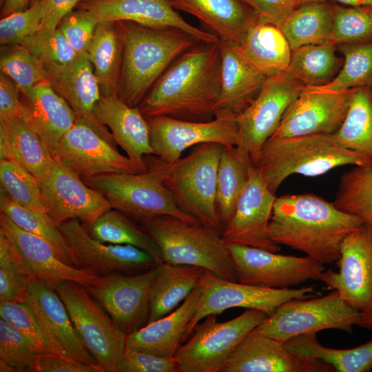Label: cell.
<instances>
[{
  "label": "cell",
  "mask_w": 372,
  "mask_h": 372,
  "mask_svg": "<svg viewBox=\"0 0 372 372\" xmlns=\"http://www.w3.org/2000/svg\"><path fill=\"white\" fill-rule=\"evenodd\" d=\"M220 66L219 41L198 42L170 65L138 107L145 118L211 121L215 117Z\"/></svg>",
  "instance_id": "1"
},
{
  "label": "cell",
  "mask_w": 372,
  "mask_h": 372,
  "mask_svg": "<svg viewBox=\"0 0 372 372\" xmlns=\"http://www.w3.org/2000/svg\"><path fill=\"white\" fill-rule=\"evenodd\" d=\"M364 225L358 216L313 194L276 197L269 233L271 240L325 265L338 260L344 238Z\"/></svg>",
  "instance_id": "2"
},
{
  "label": "cell",
  "mask_w": 372,
  "mask_h": 372,
  "mask_svg": "<svg viewBox=\"0 0 372 372\" xmlns=\"http://www.w3.org/2000/svg\"><path fill=\"white\" fill-rule=\"evenodd\" d=\"M118 22L123 42L120 96L138 107L170 65L200 41L177 28Z\"/></svg>",
  "instance_id": "3"
},
{
  "label": "cell",
  "mask_w": 372,
  "mask_h": 372,
  "mask_svg": "<svg viewBox=\"0 0 372 372\" xmlns=\"http://www.w3.org/2000/svg\"><path fill=\"white\" fill-rule=\"evenodd\" d=\"M372 165V159L342 146L333 134L270 137L255 167L273 194L293 174L316 176L340 166Z\"/></svg>",
  "instance_id": "4"
},
{
  "label": "cell",
  "mask_w": 372,
  "mask_h": 372,
  "mask_svg": "<svg viewBox=\"0 0 372 372\" xmlns=\"http://www.w3.org/2000/svg\"><path fill=\"white\" fill-rule=\"evenodd\" d=\"M158 247L163 262L200 267L223 279L237 282L222 234L201 223L162 215L140 221Z\"/></svg>",
  "instance_id": "5"
},
{
  "label": "cell",
  "mask_w": 372,
  "mask_h": 372,
  "mask_svg": "<svg viewBox=\"0 0 372 372\" xmlns=\"http://www.w3.org/2000/svg\"><path fill=\"white\" fill-rule=\"evenodd\" d=\"M223 147L217 143H203L173 163L156 156L163 173V184L178 207L221 234L223 229L216 197Z\"/></svg>",
  "instance_id": "6"
},
{
  "label": "cell",
  "mask_w": 372,
  "mask_h": 372,
  "mask_svg": "<svg viewBox=\"0 0 372 372\" xmlns=\"http://www.w3.org/2000/svg\"><path fill=\"white\" fill-rule=\"evenodd\" d=\"M146 172L109 173L83 179L88 186L100 192L112 208L139 221L162 215L183 221L200 223L183 211L174 203L163 184V173L154 154L144 157Z\"/></svg>",
  "instance_id": "7"
},
{
  "label": "cell",
  "mask_w": 372,
  "mask_h": 372,
  "mask_svg": "<svg viewBox=\"0 0 372 372\" xmlns=\"http://www.w3.org/2000/svg\"><path fill=\"white\" fill-rule=\"evenodd\" d=\"M361 313L333 290L322 297L283 303L253 331L282 343L299 335L325 329L351 333L353 326L358 325Z\"/></svg>",
  "instance_id": "8"
},
{
  "label": "cell",
  "mask_w": 372,
  "mask_h": 372,
  "mask_svg": "<svg viewBox=\"0 0 372 372\" xmlns=\"http://www.w3.org/2000/svg\"><path fill=\"white\" fill-rule=\"evenodd\" d=\"M52 287L63 300L76 331L98 365L103 372H116L126 348L127 334L83 286L65 280Z\"/></svg>",
  "instance_id": "9"
},
{
  "label": "cell",
  "mask_w": 372,
  "mask_h": 372,
  "mask_svg": "<svg viewBox=\"0 0 372 372\" xmlns=\"http://www.w3.org/2000/svg\"><path fill=\"white\" fill-rule=\"evenodd\" d=\"M267 317L251 309L224 322H217L216 315L207 316L175 353L173 358L178 372H221L235 348Z\"/></svg>",
  "instance_id": "10"
},
{
  "label": "cell",
  "mask_w": 372,
  "mask_h": 372,
  "mask_svg": "<svg viewBox=\"0 0 372 372\" xmlns=\"http://www.w3.org/2000/svg\"><path fill=\"white\" fill-rule=\"evenodd\" d=\"M200 282L203 285L201 298L183 341L199 322L209 315H218L227 309L240 307L256 309L269 316L286 302L321 295L314 285L298 289H271L227 280L208 271H205Z\"/></svg>",
  "instance_id": "11"
},
{
  "label": "cell",
  "mask_w": 372,
  "mask_h": 372,
  "mask_svg": "<svg viewBox=\"0 0 372 372\" xmlns=\"http://www.w3.org/2000/svg\"><path fill=\"white\" fill-rule=\"evenodd\" d=\"M304 85L285 72L269 77L258 96L236 116L238 152L255 166L265 142L275 133Z\"/></svg>",
  "instance_id": "12"
},
{
  "label": "cell",
  "mask_w": 372,
  "mask_h": 372,
  "mask_svg": "<svg viewBox=\"0 0 372 372\" xmlns=\"http://www.w3.org/2000/svg\"><path fill=\"white\" fill-rule=\"evenodd\" d=\"M237 281L271 289H289L318 280L324 265L309 256H287L262 249L227 243Z\"/></svg>",
  "instance_id": "13"
},
{
  "label": "cell",
  "mask_w": 372,
  "mask_h": 372,
  "mask_svg": "<svg viewBox=\"0 0 372 372\" xmlns=\"http://www.w3.org/2000/svg\"><path fill=\"white\" fill-rule=\"evenodd\" d=\"M154 155L167 163L180 158L183 151L205 143L225 147L236 146L238 135L236 116L217 113L208 121H191L167 116L146 118Z\"/></svg>",
  "instance_id": "14"
},
{
  "label": "cell",
  "mask_w": 372,
  "mask_h": 372,
  "mask_svg": "<svg viewBox=\"0 0 372 372\" xmlns=\"http://www.w3.org/2000/svg\"><path fill=\"white\" fill-rule=\"evenodd\" d=\"M337 266L339 272L323 271L318 280L328 290L360 312H372V231L363 225L343 240Z\"/></svg>",
  "instance_id": "15"
},
{
  "label": "cell",
  "mask_w": 372,
  "mask_h": 372,
  "mask_svg": "<svg viewBox=\"0 0 372 372\" xmlns=\"http://www.w3.org/2000/svg\"><path fill=\"white\" fill-rule=\"evenodd\" d=\"M76 267L98 276L114 272L147 271L158 265L145 251L128 245H114L93 238L78 219L65 221L59 226Z\"/></svg>",
  "instance_id": "16"
},
{
  "label": "cell",
  "mask_w": 372,
  "mask_h": 372,
  "mask_svg": "<svg viewBox=\"0 0 372 372\" xmlns=\"http://www.w3.org/2000/svg\"><path fill=\"white\" fill-rule=\"evenodd\" d=\"M158 265L136 275L112 273L85 288L118 327L130 334L142 327L149 311V292Z\"/></svg>",
  "instance_id": "17"
},
{
  "label": "cell",
  "mask_w": 372,
  "mask_h": 372,
  "mask_svg": "<svg viewBox=\"0 0 372 372\" xmlns=\"http://www.w3.org/2000/svg\"><path fill=\"white\" fill-rule=\"evenodd\" d=\"M24 302L37 320L49 353L101 369L84 345L63 300L51 285L33 279Z\"/></svg>",
  "instance_id": "18"
},
{
  "label": "cell",
  "mask_w": 372,
  "mask_h": 372,
  "mask_svg": "<svg viewBox=\"0 0 372 372\" xmlns=\"http://www.w3.org/2000/svg\"><path fill=\"white\" fill-rule=\"evenodd\" d=\"M54 159L52 174L40 183V186L46 211L58 226L68 220L78 219L88 227L112 209L100 192L86 185L79 176Z\"/></svg>",
  "instance_id": "19"
},
{
  "label": "cell",
  "mask_w": 372,
  "mask_h": 372,
  "mask_svg": "<svg viewBox=\"0 0 372 372\" xmlns=\"http://www.w3.org/2000/svg\"><path fill=\"white\" fill-rule=\"evenodd\" d=\"M353 90L326 92L304 86L271 137L334 134L345 118Z\"/></svg>",
  "instance_id": "20"
},
{
  "label": "cell",
  "mask_w": 372,
  "mask_h": 372,
  "mask_svg": "<svg viewBox=\"0 0 372 372\" xmlns=\"http://www.w3.org/2000/svg\"><path fill=\"white\" fill-rule=\"evenodd\" d=\"M53 157L83 180L109 173H139L116 145L81 123H74L63 136Z\"/></svg>",
  "instance_id": "21"
},
{
  "label": "cell",
  "mask_w": 372,
  "mask_h": 372,
  "mask_svg": "<svg viewBox=\"0 0 372 372\" xmlns=\"http://www.w3.org/2000/svg\"><path fill=\"white\" fill-rule=\"evenodd\" d=\"M276 199L275 194L268 189L254 166L233 215L222 232L225 241L279 252L280 245L271 240L269 233Z\"/></svg>",
  "instance_id": "22"
},
{
  "label": "cell",
  "mask_w": 372,
  "mask_h": 372,
  "mask_svg": "<svg viewBox=\"0 0 372 372\" xmlns=\"http://www.w3.org/2000/svg\"><path fill=\"white\" fill-rule=\"evenodd\" d=\"M45 79L72 110L75 121L87 125L114 145L112 134L94 116L95 106L101 96L100 87L87 54H79L63 65L44 64Z\"/></svg>",
  "instance_id": "23"
},
{
  "label": "cell",
  "mask_w": 372,
  "mask_h": 372,
  "mask_svg": "<svg viewBox=\"0 0 372 372\" xmlns=\"http://www.w3.org/2000/svg\"><path fill=\"white\" fill-rule=\"evenodd\" d=\"M76 8L92 13L99 22L130 21L152 28H174L200 42L219 41L214 33L186 21L169 0H81Z\"/></svg>",
  "instance_id": "24"
},
{
  "label": "cell",
  "mask_w": 372,
  "mask_h": 372,
  "mask_svg": "<svg viewBox=\"0 0 372 372\" xmlns=\"http://www.w3.org/2000/svg\"><path fill=\"white\" fill-rule=\"evenodd\" d=\"M329 364L305 359L289 351L284 343L250 332L235 348L221 372H333Z\"/></svg>",
  "instance_id": "25"
},
{
  "label": "cell",
  "mask_w": 372,
  "mask_h": 372,
  "mask_svg": "<svg viewBox=\"0 0 372 372\" xmlns=\"http://www.w3.org/2000/svg\"><path fill=\"white\" fill-rule=\"evenodd\" d=\"M0 230L13 242L32 271L34 278L52 286L69 280L88 287L100 276L65 263L42 238L16 225L1 213Z\"/></svg>",
  "instance_id": "26"
},
{
  "label": "cell",
  "mask_w": 372,
  "mask_h": 372,
  "mask_svg": "<svg viewBox=\"0 0 372 372\" xmlns=\"http://www.w3.org/2000/svg\"><path fill=\"white\" fill-rule=\"evenodd\" d=\"M97 121L108 128L139 173L146 172L144 157L152 154L149 125L138 107L118 95L101 96L94 108Z\"/></svg>",
  "instance_id": "27"
},
{
  "label": "cell",
  "mask_w": 372,
  "mask_h": 372,
  "mask_svg": "<svg viewBox=\"0 0 372 372\" xmlns=\"http://www.w3.org/2000/svg\"><path fill=\"white\" fill-rule=\"evenodd\" d=\"M23 120L54 156L63 136L74 124V114L68 103L45 79L29 94L22 96Z\"/></svg>",
  "instance_id": "28"
},
{
  "label": "cell",
  "mask_w": 372,
  "mask_h": 372,
  "mask_svg": "<svg viewBox=\"0 0 372 372\" xmlns=\"http://www.w3.org/2000/svg\"><path fill=\"white\" fill-rule=\"evenodd\" d=\"M221 55L220 90L215 114L237 116L258 96L267 79L238 52L234 45L219 40Z\"/></svg>",
  "instance_id": "29"
},
{
  "label": "cell",
  "mask_w": 372,
  "mask_h": 372,
  "mask_svg": "<svg viewBox=\"0 0 372 372\" xmlns=\"http://www.w3.org/2000/svg\"><path fill=\"white\" fill-rule=\"evenodd\" d=\"M202 293L203 285L200 281L177 309L128 334L126 347L161 357L173 358L180 342H183Z\"/></svg>",
  "instance_id": "30"
},
{
  "label": "cell",
  "mask_w": 372,
  "mask_h": 372,
  "mask_svg": "<svg viewBox=\"0 0 372 372\" xmlns=\"http://www.w3.org/2000/svg\"><path fill=\"white\" fill-rule=\"evenodd\" d=\"M176 11L194 16L220 40L238 45L258 21L254 11L240 0H169Z\"/></svg>",
  "instance_id": "31"
},
{
  "label": "cell",
  "mask_w": 372,
  "mask_h": 372,
  "mask_svg": "<svg viewBox=\"0 0 372 372\" xmlns=\"http://www.w3.org/2000/svg\"><path fill=\"white\" fill-rule=\"evenodd\" d=\"M0 158L17 163L40 183L51 176L55 167L39 136L18 117L0 119Z\"/></svg>",
  "instance_id": "32"
},
{
  "label": "cell",
  "mask_w": 372,
  "mask_h": 372,
  "mask_svg": "<svg viewBox=\"0 0 372 372\" xmlns=\"http://www.w3.org/2000/svg\"><path fill=\"white\" fill-rule=\"evenodd\" d=\"M234 47L248 63L267 77L285 72L289 67L291 49L275 25L257 22Z\"/></svg>",
  "instance_id": "33"
},
{
  "label": "cell",
  "mask_w": 372,
  "mask_h": 372,
  "mask_svg": "<svg viewBox=\"0 0 372 372\" xmlns=\"http://www.w3.org/2000/svg\"><path fill=\"white\" fill-rule=\"evenodd\" d=\"M87 54L101 96H120L123 42L118 21L99 22Z\"/></svg>",
  "instance_id": "34"
},
{
  "label": "cell",
  "mask_w": 372,
  "mask_h": 372,
  "mask_svg": "<svg viewBox=\"0 0 372 372\" xmlns=\"http://www.w3.org/2000/svg\"><path fill=\"white\" fill-rule=\"evenodd\" d=\"M149 292L147 323L173 311L200 282L206 270L196 266L162 263Z\"/></svg>",
  "instance_id": "35"
},
{
  "label": "cell",
  "mask_w": 372,
  "mask_h": 372,
  "mask_svg": "<svg viewBox=\"0 0 372 372\" xmlns=\"http://www.w3.org/2000/svg\"><path fill=\"white\" fill-rule=\"evenodd\" d=\"M336 4L314 1L297 7L277 26L292 50L329 43Z\"/></svg>",
  "instance_id": "36"
},
{
  "label": "cell",
  "mask_w": 372,
  "mask_h": 372,
  "mask_svg": "<svg viewBox=\"0 0 372 372\" xmlns=\"http://www.w3.org/2000/svg\"><path fill=\"white\" fill-rule=\"evenodd\" d=\"M299 357L331 365L338 372H368L372 370V340L358 347L338 349L322 345L316 333L299 335L284 343Z\"/></svg>",
  "instance_id": "37"
},
{
  "label": "cell",
  "mask_w": 372,
  "mask_h": 372,
  "mask_svg": "<svg viewBox=\"0 0 372 372\" xmlns=\"http://www.w3.org/2000/svg\"><path fill=\"white\" fill-rule=\"evenodd\" d=\"M254 166L251 158L240 154L236 146H223L218 168L216 197V209L223 229L233 215Z\"/></svg>",
  "instance_id": "38"
},
{
  "label": "cell",
  "mask_w": 372,
  "mask_h": 372,
  "mask_svg": "<svg viewBox=\"0 0 372 372\" xmlns=\"http://www.w3.org/2000/svg\"><path fill=\"white\" fill-rule=\"evenodd\" d=\"M336 46L331 43L305 45L291 50L285 71L304 86H321L329 83L341 68L335 54Z\"/></svg>",
  "instance_id": "39"
},
{
  "label": "cell",
  "mask_w": 372,
  "mask_h": 372,
  "mask_svg": "<svg viewBox=\"0 0 372 372\" xmlns=\"http://www.w3.org/2000/svg\"><path fill=\"white\" fill-rule=\"evenodd\" d=\"M333 134L344 147L372 159V87L354 88L345 118Z\"/></svg>",
  "instance_id": "40"
},
{
  "label": "cell",
  "mask_w": 372,
  "mask_h": 372,
  "mask_svg": "<svg viewBox=\"0 0 372 372\" xmlns=\"http://www.w3.org/2000/svg\"><path fill=\"white\" fill-rule=\"evenodd\" d=\"M85 228L93 238L101 242L138 247L149 254L158 265L163 263L161 251L149 235L116 209L105 211Z\"/></svg>",
  "instance_id": "41"
},
{
  "label": "cell",
  "mask_w": 372,
  "mask_h": 372,
  "mask_svg": "<svg viewBox=\"0 0 372 372\" xmlns=\"http://www.w3.org/2000/svg\"><path fill=\"white\" fill-rule=\"evenodd\" d=\"M0 209L1 213L19 227L46 241L59 259L73 265L65 240L59 226L47 212L23 207L3 192L0 196Z\"/></svg>",
  "instance_id": "42"
},
{
  "label": "cell",
  "mask_w": 372,
  "mask_h": 372,
  "mask_svg": "<svg viewBox=\"0 0 372 372\" xmlns=\"http://www.w3.org/2000/svg\"><path fill=\"white\" fill-rule=\"evenodd\" d=\"M344 61L336 76L321 86H308L326 92H339L360 87H372V39L336 45Z\"/></svg>",
  "instance_id": "43"
},
{
  "label": "cell",
  "mask_w": 372,
  "mask_h": 372,
  "mask_svg": "<svg viewBox=\"0 0 372 372\" xmlns=\"http://www.w3.org/2000/svg\"><path fill=\"white\" fill-rule=\"evenodd\" d=\"M333 204L359 216L372 231V165L355 166L340 178Z\"/></svg>",
  "instance_id": "44"
},
{
  "label": "cell",
  "mask_w": 372,
  "mask_h": 372,
  "mask_svg": "<svg viewBox=\"0 0 372 372\" xmlns=\"http://www.w3.org/2000/svg\"><path fill=\"white\" fill-rule=\"evenodd\" d=\"M0 68L1 72L14 81L22 96L46 79L43 62L22 45L1 46Z\"/></svg>",
  "instance_id": "45"
},
{
  "label": "cell",
  "mask_w": 372,
  "mask_h": 372,
  "mask_svg": "<svg viewBox=\"0 0 372 372\" xmlns=\"http://www.w3.org/2000/svg\"><path fill=\"white\" fill-rule=\"evenodd\" d=\"M1 192L17 203L47 212L43 205L39 180L17 163L0 159Z\"/></svg>",
  "instance_id": "46"
},
{
  "label": "cell",
  "mask_w": 372,
  "mask_h": 372,
  "mask_svg": "<svg viewBox=\"0 0 372 372\" xmlns=\"http://www.w3.org/2000/svg\"><path fill=\"white\" fill-rule=\"evenodd\" d=\"M41 352L37 345L14 326L0 319V371H28Z\"/></svg>",
  "instance_id": "47"
},
{
  "label": "cell",
  "mask_w": 372,
  "mask_h": 372,
  "mask_svg": "<svg viewBox=\"0 0 372 372\" xmlns=\"http://www.w3.org/2000/svg\"><path fill=\"white\" fill-rule=\"evenodd\" d=\"M372 39V6L336 4L329 43L338 45Z\"/></svg>",
  "instance_id": "48"
},
{
  "label": "cell",
  "mask_w": 372,
  "mask_h": 372,
  "mask_svg": "<svg viewBox=\"0 0 372 372\" xmlns=\"http://www.w3.org/2000/svg\"><path fill=\"white\" fill-rule=\"evenodd\" d=\"M44 14L43 0H36L28 9L1 17V45H20L26 38L39 32L42 27Z\"/></svg>",
  "instance_id": "49"
},
{
  "label": "cell",
  "mask_w": 372,
  "mask_h": 372,
  "mask_svg": "<svg viewBox=\"0 0 372 372\" xmlns=\"http://www.w3.org/2000/svg\"><path fill=\"white\" fill-rule=\"evenodd\" d=\"M20 45L39 57L44 64H66L79 55L58 28L46 36L37 34L30 36Z\"/></svg>",
  "instance_id": "50"
},
{
  "label": "cell",
  "mask_w": 372,
  "mask_h": 372,
  "mask_svg": "<svg viewBox=\"0 0 372 372\" xmlns=\"http://www.w3.org/2000/svg\"><path fill=\"white\" fill-rule=\"evenodd\" d=\"M99 23L89 11L76 8L61 21L58 29L78 54H87Z\"/></svg>",
  "instance_id": "51"
},
{
  "label": "cell",
  "mask_w": 372,
  "mask_h": 372,
  "mask_svg": "<svg viewBox=\"0 0 372 372\" xmlns=\"http://www.w3.org/2000/svg\"><path fill=\"white\" fill-rule=\"evenodd\" d=\"M0 317L30 338L41 353H49L37 320L24 302L0 303Z\"/></svg>",
  "instance_id": "52"
},
{
  "label": "cell",
  "mask_w": 372,
  "mask_h": 372,
  "mask_svg": "<svg viewBox=\"0 0 372 372\" xmlns=\"http://www.w3.org/2000/svg\"><path fill=\"white\" fill-rule=\"evenodd\" d=\"M116 372H178L174 358L161 357L149 353L124 350Z\"/></svg>",
  "instance_id": "53"
},
{
  "label": "cell",
  "mask_w": 372,
  "mask_h": 372,
  "mask_svg": "<svg viewBox=\"0 0 372 372\" xmlns=\"http://www.w3.org/2000/svg\"><path fill=\"white\" fill-rule=\"evenodd\" d=\"M251 8L258 22L278 25L299 5L300 0H240Z\"/></svg>",
  "instance_id": "54"
},
{
  "label": "cell",
  "mask_w": 372,
  "mask_h": 372,
  "mask_svg": "<svg viewBox=\"0 0 372 372\" xmlns=\"http://www.w3.org/2000/svg\"><path fill=\"white\" fill-rule=\"evenodd\" d=\"M32 372H103L100 368L70 360L52 353L39 354L30 364Z\"/></svg>",
  "instance_id": "55"
},
{
  "label": "cell",
  "mask_w": 372,
  "mask_h": 372,
  "mask_svg": "<svg viewBox=\"0 0 372 372\" xmlns=\"http://www.w3.org/2000/svg\"><path fill=\"white\" fill-rule=\"evenodd\" d=\"M17 85L3 73L0 74V119L18 117L21 119L24 104Z\"/></svg>",
  "instance_id": "56"
},
{
  "label": "cell",
  "mask_w": 372,
  "mask_h": 372,
  "mask_svg": "<svg viewBox=\"0 0 372 372\" xmlns=\"http://www.w3.org/2000/svg\"><path fill=\"white\" fill-rule=\"evenodd\" d=\"M81 0H43L45 14L41 30L37 34L46 36L57 29L63 19L76 8Z\"/></svg>",
  "instance_id": "57"
},
{
  "label": "cell",
  "mask_w": 372,
  "mask_h": 372,
  "mask_svg": "<svg viewBox=\"0 0 372 372\" xmlns=\"http://www.w3.org/2000/svg\"><path fill=\"white\" fill-rule=\"evenodd\" d=\"M30 0H5L1 6V17H6L21 9L29 2Z\"/></svg>",
  "instance_id": "58"
},
{
  "label": "cell",
  "mask_w": 372,
  "mask_h": 372,
  "mask_svg": "<svg viewBox=\"0 0 372 372\" xmlns=\"http://www.w3.org/2000/svg\"><path fill=\"white\" fill-rule=\"evenodd\" d=\"M314 1H329L339 3L343 6H372V0H300L298 6Z\"/></svg>",
  "instance_id": "59"
},
{
  "label": "cell",
  "mask_w": 372,
  "mask_h": 372,
  "mask_svg": "<svg viewBox=\"0 0 372 372\" xmlns=\"http://www.w3.org/2000/svg\"><path fill=\"white\" fill-rule=\"evenodd\" d=\"M358 326L372 329V312H362Z\"/></svg>",
  "instance_id": "60"
},
{
  "label": "cell",
  "mask_w": 372,
  "mask_h": 372,
  "mask_svg": "<svg viewBox=\"0 0 372 372\" xmlns=\"http://www.w3.org/2000/svg\"><path fill=\"white\" fill-rule=\"evenodd\" d=\"M5 0H0L1 6H2L4 3Z\"/></svg>",
  "instance_id": "61"
}]
</instances>
